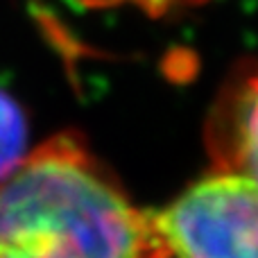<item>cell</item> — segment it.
Returning <instances> with one entry per match:
<instances>
[{"label": "cell", "mask_w": 258, "mask_h": 258, "mask_svg": "<svg viewBox=\"0 0 258 258\" xmlns=\"http://www.w3.org/2000/svg\"><path fill=\"white\" fill-rule=\"evenodd\" d=\"M0 258H168L154 213L77 132L27 152L0 181Z\"/></svg>", "instance_id": "6da1fadb"}, {"label": "cell", "mask_w": 258, "mask_h": 258, "mask_svg": "<svg viewBox=\"0 0 258 258\" xmlns=\"http://www.w3.org/2000/svg\"><path fill=\"white\" fill-rule=\"evenodd\" d=\"M168 258H258V186L211 168L154 213Z\"/></svg>", "instance_id": "7a4b0ae2"}, {"label": "cell", "mask_w": 258, "mask_h": 258, "mask_svg": "<svg viewBox=\"0 0 258 258\" xmlns=\"http://www.w3.org/2000/svg\"><path fill=\"white\" fill-rule=\"evenodd\" d=\"M211 168L236 170L258 186V57L240 59L213 100L206 120Z\"/></svg>", "instance_id": "3957f363"}, {"label": "cell", "mask_w": 258, "mask_h": 258, "mask_svg": "<svg viewBox=\"0 0 258 258\" xmlns=\"http://www.w3.org/2000/svg\"><path fill=\"white\" fill-rule=\"evenodd\" d=\"M27 116L12 93L0 89V181L7 179L27 156Z\"/></svg>", "instance_id": "277c9868"}, {"label": "cell", "mask_w": 258, "mask_h": 258, "mask_svg": "<svg viewBox=\"0 0 258 258\" xmlns=\"http://www.w3.org/2000/svg\"><path fill=\"white\" fill-rule=\"evenodd\" d=\"M82 7L89 9H111V7H136L152 18L168 16L172 12L190 9L197 5H204L206 0H75Z\"/></svg>", "instance_id": "5b68a950"}]
</instances>
